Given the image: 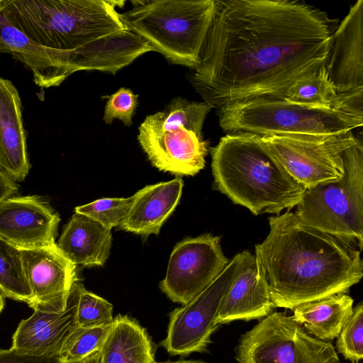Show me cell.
Masks as SVG:
<instances>
[{
    "label": "cell",
    "mask_w": 363,
    "mask_h": 363,
    "mask_svg": "<svg viewBox=\"0 0 363 363\" xmlns=\"http://www.w3.org/2000/svg\"><path fill=\"white\" fill-rule=\"evenodd\" d=\"M358 139L352 130L333 135H259L264 148L306 189L341 179L342 154Z\"/></svg>",
    "instance_id": "10"
},
{
    "label": "cell",
    "mask_w": 363,
    "mask_h": 363,
    "mask_svg": "<svg viewBox=\"0 0 363 363\" xmlns=\"http://www.w3.org/2000/svg\"><path fill=\"white\" fill-rule=\"evenodd\" d=\"M344 174L306 189L296 215L306 224L357 241L363 247V146L361 139L342 154Z\"/></svg>",
    "instance_id": "8"
},
{
    "label": "cell",
    "mask_w": 363,
    "mask_h": 363,
    "mask_svg": "<svg viewBox=\"0 0 363 363\" xmlns=\"http://www.w3.org/2000/svg\"><path fill=\"white\" fill-rule=\"evenodd\" d=\"M5 304V296L0 290V313L2 311Z\"/></svg>",
    "instance_id": "36"
},
{
    "label": "cell",
    "mask_w": 363,
    "mask_h": 363,
    "mask_svg": "<svg viewBox=\"0 0 363 363\" xmlns=\"http://www.w3.org/2000/svg\"><path fill=\"white\" fill-rule=\"evenodd\" d=\"M138 3L133 9L121 13L128 29L172 64L196 68L216 13V0Z\"/></svg>",
    "instance_id": "5"
},
{
    "label": "cell",
    "mask_w": 363,
    "mask_h": 363,
    "mask_svg": "<svg viewBox=\"0 0 363 363\" xmlns=\"http://www.w3.org/2000/svg\"><path fill=\"white\" fill-rule=\"evenodd\" d=\"M77 292V324L80 327H95L112 323L113 306L106 299L87 291L79 281Z\"/></svg>",
    "instance_id": "27"
},
{
    "label": "cell",
    "mask_w": 363,
    "mask_h": 363,
    "mask_svg": "<svg viewBox=\"0 0 363 363\" xmlns=\"http://www.w3.org/2000/svg\"><path fill=\"white\" fill-rule=\"evenodd\" d=\"M138 106V95L131 89L121 87L108 96L106 101L103 120L111 125L114 119L121 121L125 126L133 124L132 118Z\"/></svg>",
    "instance_id": "30"
},
{
    "label": "cell",
    "mask_w": 363,
    "mask_h": 363,
    "mask_svg": "<svg viewBox=\"0 0 363 363\" xmlns=\"http://www.w3.org/2000/svg\"><path fill=\"white\" fill-rule=\"evenodd\" d=\"M60 357H43L0 349V363H62Z\"/></svg>",
    "instance_id": "32"
},
{
    "label": "cell",
    "mask_w": 363,
    "mask_h": 363,
    "mask_svg": "<svg viewBox=\"0 0 363 363\" xmlns=\"http://www.w3.org/2000/svg\"><path fill=\"white\" fill-rule=\"evenodd\" d=\"M106 0H0V13L38 43L72 52L90 42L127 30L116 6Z\"/></svg>",
    "instance_id": "4"
},
{
    "label": "cell",
    "mask_w": 363,
    "mask_h": 363,
    "mask_svg": "<svg viewBox=\"0 0 363 363\" xmlns=\"http://www.w3.org/2000/svg\"><path fill=\"white\" fill-rule=\"evenodd\" d=\"M331 106L341 112L363 118V87L337 94Z\"/></svg>",
    "instance_id": "31"
},
{
    "label": "cell",
    "mask_w": 363,
    "mask_h": 363,
    "mask_svg": "<svg viewBox=\"0 0 363 363\" xmlns=\"http://www.w3.org/2000/svg\"><path fill=\"white\" fill-rule=\"evenodd\" d=\"M353 303L346 293L337 294L297 306L291 317L308 334L321 340H333L351 316Z\"/></svg>",
    "instance_id": "22"
},
{
    "label": "cell",
    "mask_w": 363,
    "mask_h": 363,
    "mask_svg": "<svg viewBox=\"0 0 363 363\" xmlns=\"http://www.w3.org/2000/svg\"><path fill=\"white\" fill-rule=\"evenodd\" d=\"M0 167L13 182H23L30 164L18 91L0 77Z\"/></svg>",
    "instance_id": "19"
},
{
    "label": "cell",
    "mask_w": 363,
    "mask_h": 363,
    "mask_svg": "<svg viewBox=\"0 0 363 363\" xmlns=\"http://www.w3.org/2000/svg\"><path fill=\"white\" fill-rule=\"evenodd\" d=\"M111 324L95 327L77 325L62 347L60 354L62 360L82 359L100 350L107 337Z\"/></svg>",
    "instance_id": "26"
},
{
    "label": "cell",
    "mask_w": 363,
    "mask_h": 363,
    "mask_svg": "<svg viewBox=\"0 0 363 363\" xmlns=\"http://www.w3.org/2000/svg\"><path fill=\"white\" fill-rule=\"evenodd\" d=\"M184 182L180 178L147 185L137 191L128 213L119 226L138 235H157L179 203Z\"/></svg>",
    "instance_id": "20"
},
{
    "label": "cell",
    "mask_w": 363,
    "mask_h": 363,
    "mask_svg": "<svg viewBox=\"0 0 363 363\" xmlns=\"http://www.w3.org/2000/svg\"><path fill=\"white\" fill-rule=\"evenodd\" d=\"M210 152L215 188L254 215L290 211L305 192L264 148L258 135L227 133Z\"/></svg>",
    "instance_id": "3"
},
{
    "label": "cell",
    "mask_w": 363,
    "mask_h": 363,
    "mask_svg": "<svg viewBox=\"0 0 363 363\" xmlns=\"http://www.w3.org/2000/svg\"><path fill=\"white\" fill-rule=\"evenodd\" d=\"M0 52L11 54L32 72L42 88L57 86L74 73L71 52L45 47L12 26L0 13Z\"/></svg>",
    "instance_id": "17"
},
{
    "label": "cell",
    "mask_w": 363,
    "mask_h": 363,
    "mask_svg": "<svg viewBox=\"0 0 363 363\" xmlns=\"http://www.w3.org/2000/svg\"><path fill=\"white\" fill-rule=\"evenodd\" d=\"M241 253L238 274L224 295L216 315L218 325L263 318L276 308L259 275L255 255L247 250Z\"/></svg>",
    "instance_id": "18"
},
{
    "label": "cell",
    "mask_w": 363,
    "mask_h": 363,
    "mask_svg": "<svg viewBox=\"0 0 363 363\" xmlns=\"http://www.w3.org/2000/svg\"><path fill=\"white\" fill-rule=\"evenodd\" d=\"M0 290L5 297L25 302L32 299L21 250L0 238Z\"/></svg>",
    "instance_id": "25"
},
{
    "label": "cell",
    "mask_w": 363,
    "mask_h": 363,
    "mask_svg": "<svg viewBox=\"0 0 363 363\" xmlns=\"http://www.w3.org/2000/svg\"><path fill=\"white\" fill-rule=\"evenodd\" d=\"M268 220L269 234L255 245V257L276 308L293 310L346 293L362 278L357 241L310 226L289 211Z\"/></svg>",
    "instance_id": "2"
},
{
    "label": "cell",
    "mask_w": 363,
    "mask_h": 363,
    "mask_svg": "<svg viewBox=\"0 0 363 363\" xmlns=\"http://www.w3.org/2000/svg\"><path fill=\"white\" fill-rule=\"evenodd\" d=\"M242 253H237L218 277L188 303L169 315L167 337L161 345L172 355L203 352L219 325L216 323L220 302L237 277Z\"/></svg>",
    "instance_id": "11"
},
{
    "label": "cell",
    "mask_w": 363,
    "mask_h": 363,
    "mask_svg": "<svg viewBox=\"0 0 363 363\" xmlns=\"http://www.w3.org/2000/svg\"><path fill=\"white\" fill-rule=\"evenodd\" d=\"M325 67L337 94L363 87V0L335 30Z\"/></svg>",
    "instance_id": "15"
},
{
    "label": "cell",
    "mask_w": 363,
    "mask_h": 363,
    "mask_svg": "<svg viewBox=\"0 0 363 363\" xmlns=\"http://www.w3.org/2000/svg\"><path fill=\"white\" fill-rule=\"evenodd\" d=\"M325 65L297 80L287 91L284 99L311 108H332L337 92L328 78Z\"/></svg>",
    "instance_id": "24"
},
{
    "label": "cell",
    "mask_w": 363,
    "mask_h": 363,
    "mask_svg": "<svg viewBox=\"0 0 363 363\" xmlns=\"http://www.w3.org/2000/svg\"><path fill=\"white\" fill-rule=\"evenodd\" d=\"M336 348L345 359L358 362L363 357V306L362 303L353 311L341 330Z\"/></svg>",
    "instance_id": "29"
},
{
    "label": "cell",
    "mask_w": 363,
    "mask_h": 363,
    "mask_svg": "<svg viewBox=\"0 0 363 363\" xmlns=\"http://www.w3.org/2000/svg\"><path fill=\"white\" fill-rule=\"evenodd\" d=\"M21 252L25 275L32 292L28 306L40 312L63 311L72 287L78 281L77 266L62 254L57 245L21 250Z\"/></svg>",
    "instance_id": "13"
},
{
    "label": "cell",
    "mask_w": 363,
    "mask_h": 363,
    "mask_svg": "<svg viewBox=\"0 0 363 363\" xmlns=\"http://www.w3.org/2000/svg\"><path fill=\"white\" fill-rule=\"evenodd\" d=\"M219 125L227 133L333 135L362 127L363 118L333 108H311L284 99L258 97L218 108Z\"/></svg>",
    "instance_id": "7"
},
{
    "label": "cell",
    "mask_w": 363,
    "mask_h": 363,
    "mask_svg": "<svg viewBox=\"0 0 363 363\" xmlns=\"http://www.w3.org/2000/svg\"><path fill=\"white\" fill-rule=\"evenodd\" d=\"M153 363H206L203 361L200 360H179L175 362H154Z\"/></svg>",
    "instance_id": "35"
},
{
    "label": "cell",
    "mask_w": 363,
    "mask_h": 363,
    "mask_svg": "<svg viewBox=\"0 0 363 363\" xmlns=\"http://www.w3.org/2000/svg\"><path fill=\"white\" fill-rule=\"evenodd\" d=\"M335 363H340V362H335Z\"/></svg>",
    "instance_id": "38"
},
{
    "label": "cell",
    "mask_w": 363,
    "mask_h": 363,
    "mask_svg": "<svg viewBox=\"0 0 363 363\" xmlns=\"http://www.w3.org/2000/svg\"><path fill=\"white\" fill-rule=\"evenodd\" d=\"M211 108L205 101L179 96L163 111L147 116L138 128V140L151 164L180 176H194L203 169L208 142L202 129Z\"/></svg>",
    "instance_id": "6"
},
{
    "label": "cell",
    "mask_w": 363,
    "mask_h": 363,
    "mask_svg": "<svg viewBox=\"0 0 363 363\" xmlns=\"http://www.w3.org/2000/svg\"><path fill=\"white\" fill-rule=\"evenodd\" d=\"M133 197L104 198L75 208V212L84 215L111 229L120 226L130 208Z\"/></svg>",
    "instance_id": "28"
},
{
    "label": "cell",
    "mask_w": 363,
    "mask_h": 363,
    "mask_svg": "<svg viewBox=\"0 0 363 363\" xmlns=\"http://www.w3.org/2000/svg\"><path fill=\"white\" fill-rule=\"evenodd\" d=\"M60 221L58 213L39 196L0 201V238L19 250L56 246Z\"/></svg>",
    "instance_id": "14"
},
{
    "label": "cell",
    "mask_w": 363,
    "mask_h": 363,
    "mask_svg": "<svg viewBox=\"0 0 363 363\" xmlns=\"http://www.w3.org/2000/svg\"><path fill=\"white\" fill-rule=\"evenodd\" d=\"M101 363H153V346L144 328L128 315H118L100 350Z\"/></svg>",
    "instance_id": "23"
},
{
    "label": "cell",
    "mask_w": 363,
    "mask_h": 363,
    "mask_svg": "<svg viewBox=\"0 0 363 363\" xmlns=\"http://www.w3.org/2000/svg\"><path fill=\"white\" fill-rule=\"evenodd\" d=\"M84 359L77 360L62 361V363H84Z\"/></svg>",
    "instance_id": "37"
},
{
    "label": "cell",
    "mask_w": 363,
    "mask_h": 363,
    "mask_svg": "<svg viewBox=\"0 0 363 363\" xmlns=\"http://www.w3.org/2000/svg\"><path fill=\"white\" fill-rule=\"evenodd\" d=\"M18 190L17 183L11 180L0 167V201L15 195Z\"/></svg>",
    "instance_id": "33"
},
{
    "label": "cell",
    "mask_w": 363,
    "mask_h": 363,
    "mask_svg": "<svg viewBox=\"0 0 363 363\" xmlns=\"http://www.w3.org/2000/svg\"><path fill=\"white\" fill-rule=\"evenodd\" d=\"M229 262L220 236L208 233L184 239L171 253L160 289L173 302L186 304L208 286Z\"/></svg>",
    "instance_id": "12"
},
{
    "label": "cell",
    "mask_w": 363,
    "mask_h": 363,
    "mask_svg": "<svg viewBox=\"0 0 363 363\" xmlns=\"http://www.w3.org/2000/svg\"><path fill=\"white\" fill-rule=\"evenodd\" d=\"M216 1L191 81L212 108L258 97L284 99L326 62L334 20L302 1Z\"/></svg>",
    "instance_id": "1"
},
{
    "label": "cell",
    "mask_w": 363,
    "mask_h": 363,
    "mask_svg": "<svg viewBox=\"0 0 363 363\" xmlns=\"http://www.w3.org/2000/svg\"><path fill=\"white\" fill-rule=\"evenodd\" d=\"M238 363H335L330 342L308 335L291 316L272 312L244 334L236 348Z\"/></svg>",
    "instance_id": "9"
},
{
    "label": "cell",
    "mask_w": 363,
    "mask_h": 363,
    "mask_svg": "<svg viewBox=\"0 0 363 363\" xmlns=\"http://www.w3.org/2000/svg\"><path fill=\"white\" fill-rule=\"evenodd\" d=\"M111 240V229L74 212L56 244L62 254L74 265L94 267L106 262Z\"/></svg>",
    "instance_id": "21"
},
{
    "label": "cell",
    "mask_w": 363,
    "mask_h": 363,
    "mask_svg": "<svg viewBox=\"0 0 363 363\" xmlns=\"http://www.w3.org/2000/svg\"><path fill=\"white\" fill-rule=\"evenodd\" d=\"M100 350H96L87 356L85 358L84 363H101Z\"/></svg>",
    "instance_id": "34"
},
{
    "label": "cell",
    "mask_w": 363,
    "mask_h": 363,
    "mask_svg": "<svg viewBox=\"0 0 363 363\" xmlns=\"http://www.w3.org/2000/svg\"><path fill=\"white\" fill-rule=\"evenodd\" d=\"M75 283L63 311H34L31 316L21 321L13 335L11 350L37 356L60 357L66 340L77 326Z\"/></svg>",
    "instance_id": "16"
}]
</instances>
